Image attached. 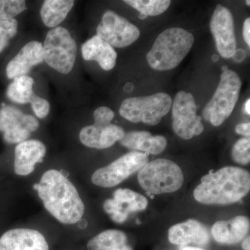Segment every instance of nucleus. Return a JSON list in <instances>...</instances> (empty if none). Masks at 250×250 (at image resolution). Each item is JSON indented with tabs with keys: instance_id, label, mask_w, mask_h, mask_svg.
Wrapping results in <instances>:
<instances>
[{
	"instance_id": "1",
	"label": "nucleus",
	"mask_w": 250,
	"mask_h": 250,
	"mask_svg": "<svg viewBox=\"0 0 250 250\" xmlns=\"http://www.w3.org/2000/svg\"><path fill=\"white\" fill-rule=\"evenodd\" d=\"M34 188L46 210L60 223L74 225L84 214V204L76 187L60 171H46Z\"/></svg>"
},
{
	"instance_id": "2",
	"label": "nucleus",
	"mask_w": 250,
	"mask_h": 250,
	"mask_svg": "<svg viewBox=\"0 0 250 250\" xmlns=\"http://www.w3.org/2000/svg\"><path fill=\"white\" fill-rule=\"evenodd\" d=\"M250 190V172L241 167L228 166L202 177L193 196L204 205H228L241 200Z\"/></svg>"
},
{
	"instance_id": "3",
	"label": "nucleus",
	"mask_w": 250,
	"mask_h": 250,
	"mask_svg": "<svg viewBox=\"0 0 250 250\" xmlns=\"http://www.w3.org/2000/svg\"><path fill=\"white\" fill-rule=\"evenodd\" d=\"M193 42V35L185 29L179 27L166 29L158 36L147 54L148 63L159 71L172 70L187 57Z\"/></svg>"
},
{
	"instance_id": "4",
	"label": "nucleus",
	"mask_w": 250,
	"mask_h": 250,
	"mask_svg": "<svg viewBox=\"0 0 250 250\" xmlns=\"http://www.w3.org/2000/svg\"><path fill=\"white\" fill-rule=\"evenodd\" d=\"M138 181L143 190L153 195L171 193L183 186L182 169L173 161L156 159L143 166L138 174Z\"/></svg>"
},
{
	"instance_id": "5",
	"label": "nucleus",
	"mask_w": 250,
	"mask_h": 250,
	"mask_svg": "<svg viewBox=\"0 0 250 250\" xmlns=\"http://www.w3.org/2000/svg\"><path fill=\"white\" fill-rule=\"evenodd\" d=\"M241 86V78L236 72L228 69L223 70L213 98L202 112L204 119L213 126L223 124L234 109Z\"/></svg>"
},
{
	"instance_id": "6",
	"label": "nucleus",
	"mask_w": 250,
	"mask_h": 250,
	"mask_svg": "<svg viewBox=\"0 0 250 250\" xmlns=\"http://www.w3.org/2000/svg\"><path fill=\"white\" fill-rule=\"evenodd\" d=\"M172 104V98L168 94L158 93L149 96L125 99L119 113L131 123L156 125L168 113Z\"/></svg>"
},
{
	"instance_id": "7",
	"label": "nucleus",
	"mask_w": 250,
	"mask_h": 250,
	"mask_svg": "<svg viewBox=\"0 0 250 250\" xmlns=\"http://www.w3.org/2000/svg\"><path fill=\"white\" fill-rule=\"evenodd\" d=\"M43 60L49 67L60 73H70L75 65L77 46L70 33L65 28L51 29L42 45Z\"/></svg>"
},
{
	"instance_id": "8",
	"label": "nucleus",
	"mask_w": 250,
	"mask_h": 250,
	"mask_svg": "<svg viewBox=\"0 0 250 250\" xmlns=\"http://www.w3.org/2000/svg\"><path fill=\"white\" fill-rule=\"evenodd\" d=\"M148 163L145 153L131 152L122 156L109 165L99 168L91 177L92 183L103 188H112L124 182Z\"/></svg>"
},
{
	"instance_id": "9",
	"label": "nucleus",
	"mask_w": 250,
	"mask_h": 250,
	"mask_svg": "<svg viewBox=\"0 0 250 250\" xmlns=\"http://www.w3.org/2000/svg\"><path fill=\"white\" fill-rule=\"evenodd\" d=\"M172 127L176 134L184 140L199 136L205 129L201 117L197 115V105L191 93L180 91L172 104Z\"/></svg>"
},
{
	"instance_id": "10",
	"label": "nucleus",
	"mask_w": 250,
	"mask_h": 250,
	"mask_svg": "<svg viewBox=\"0 0 250 250\" xmlns=\"http://www.w3.org/2000/svg\"><path fill=\"white\" fill-rule=\"evenodd\" d=\"M97 34L112 47L123 48L139 39V28L111 10L104 14L97 27Z\"/></svg>"
},
{
	"instance_id": "11",
	"label": "nucleus",
	"mask_w": 250,
	"mask_h": 250,
	"mask_svg": "<svg viewBox=\"0 0 250 250\" xmlns=\"http://www.w3.org/2000/svg\"><path fill=\"white\" fill-rule=\"evenodd\" d=\"M39 121L30 115L24 114L21 110L6 106L0 109V131L9 144L27 141L31 132L38 129Z\"/></svg>"
},
{
	"instance_id": "12",
	"label": "nucleus",
	"mask_w": 250,
	"mask_h": 250,
	"mask_svg": "<svg viewBox=\"0 0 250 250\" xmlns=\"http://www.w3.org/2000/svg\"><path fill=\"white\" fill-rule=\"evenodd\" d=\"M210 29L220 56L225 59L232 58L237 44L231 11L223 5H217L210 19Z\"/></svg>"
},
{
	"instance_id": "13",
	"label": "nucleus",
	"mask_w": 250,
	"mask_h": 250,
	"mask_svg": "<svg viewBox=\"0 0 250 250\" xmlns=\"http://www.w3.org/2000/svg\"><path fill=\"white\" fill-rule=\"evenodd\" d=\"M0 250H50L45 236L32 229L9 230L0 237Z\"/></svg>"
},
{
	"instance_id": "14",
	"label": "nucleus",
	"mask_w": 250,
	"mask_h": 250,
	"mask_svg": "<svg viewBox=\"0 0 250 250\" xmlns=\"http://www.w3.org/2000/svg\"><path fill=\"white\" fill-rule=\"evenodd\" d=\"M124 129L118 125H99L84 126L80 132L81 143L94 149H106L124 137Z\"/></svg>"
},
{
	"instance_id": "15",
	"label": "nucleus",
	"mask_w": 250,
	"mask_h": 250,
	"mask_svg": "<svg viewBox=\"0 0 250 250\" xmlns=\"http://www.w3.org/2000/svg\"><path fill=\"white\" fill-rule=\"evenodd\" d=\"M46 147L38 140L19 143L15 149L14 170L20 176H27L34 172L36 165L43 161Z\"/></svg>"
},
{
	"instance_id": "16",
	"label": "nucleus",
	"mask_w": 250,
	"mask_h": 250,
	"mask_svg": "<svg viewBox=\"0 0 250 250\" xmlns=\"http://www.w3.org/2000/svg\"><path fill=\"white\" fill-rule=\"evenodd\" d=\"M43 62L42 45L39 41H31L26 44L17 55L8 63L6 76L9 79L24 76L35 65Z\"/></svg>"
},
{
	"instance_id": "17",
	"label": "nucleus",
	"mask_w": 250,
	"mask_h": 250,
	"mask_svg": "<svg viewBox=\"0 0 250 250\" xmlns=\"http://www.w3.org/2000/svg\"><path fill=\"white\" fill-rule=\"evenodd\" d=\"M209 239V233L205 225L195 220L174 225L168 231L169 241L177 246L194 244L205 246Z\"/></svg>"
},
{
	"instance_id": "18",
	"label": "nucleus",
	"mask_w": 250,
	"mask_h": 250,
	"mask_svg": "<svg viewBox=\"0 0 250 250\" xmlns=\"http://www.w3.org/2000/svg\"><path fill=\"white\" fill-rule=\"evenodd\" d=\"M250 228V219L238 215L231 220L216 222L212 228V236L220 244L235 245L247 236Z\"/></svg>"
},
{
	"instance_id": "19",
	"label": "nucleus",
	"mask_w": 250,
	"mask_h": 250,
	"mask_svg": "<svg viewBox=\"0 0 250 250\" xmlns=\"http://www.w3.org/2000/svg\"><path fill=\"white\" fill-rule=\"evenodd\" d=\"M82 52L84 60L95 61L106 71H109L116 65V50L98 35L94 36L82 45Z\"/></svg>"
},
{
	"instance_id": "20",
	"label": "nucleus",
	"mask_w": 250,
	"mask_h": 250,
	"mask_svg": "<svg viewBox=\"0 0 250 250\" xmlns=\"http://www.w3.org/2000/svg\"><path fill=\"white\" fill-rule=\"evenodd\" d=\"M122 146L130 149L142 151L148 154H161L167 147V141L161 135L153 136L147 131H131L120 141Z\"/></svg>"
},
{
	"instance_id": "21",
	"label": "nucleus",
	"mask_w": 250,
	"mask_h": 250,
	"mask_svg": "<svg viewBox=\"0 0 250 250\" xmlns=\"http://www.w3.org/2000/svg\"><path fill=\"white\" fill-rule=\"evenodd\" d=\"M88 250H133L128 244L127 237L123 231L105 230L90 238L86 245Z\"/></svg>"
},
{
	"instance_id": "22",
	"label": "nucleus",
	"mask_w": 250,
	"mask_h": 250,
	"mask_svg": "<svg viewBox=\"0 0 250 250\" xmlns=\"http://www.w3.org/2000/svg\"><path fill=\"white\" fill-rule=\"evenodd\" d=\"M75 5L72 0H46L41 9V17L46 27L56 28L66 18Z\"/></svg>"
},
{
	"instance_id": "23",
	"label": "nucleus",
	"mask_w": 250,
	"mask_h": 250,
	"mask_svg": "<svg viewBox=\"0 0 250 250\" xmlns=\"http://www.w3.org/2000/svg\"><path fill=\"white\" fill-rule=\"evenodd\" d=\"M34 80L31 77L24 75L14 79V82L8 87L6 95L14 103L21 104L29 103L33 91Z\"/></svg>"
},
{
	"instance_id": "24",
	"label": "nucleus",
	"mask_w": 250,
	"mask_h": 250,
	"mask_svg": "<svg viewBox=\"0 0 250 250\" xmlns=\"http://www.w3.org/2000/svg\"><path fill=\"white\" fill-rule=\"evenodd\" d=\"M113 200L121 204L128 213L141 211L147 208L148 201L141 194L127 188L117 189L113 192Z\"/></svg>"
},
{
	"instance_id": "25",
	"label": "nucleus",
	"mask_w": 250,
	"mask_h": 250,
	"mask_svg": "<svg viewBox=\"0 0 250 250\" xmlns=\"http://www.w3.org/2000/svg\"><path fill=\"white\" fill-rule=\"evenodd\" d=\"M124 1L146 17L162 14L171 4L169 0H125Z\"/></svg>"
},
{
	"instance_id": "26",
	"label": "nucleus",
	"mask_w": 250,
	"mask_h": 250,
	"mask_svg": "<svg viewBox=\"0 0 250 250\" xmlns=\"http://www.w3.org/2000/svg\"><path fill=\"white\" fill-rule=\"evenodd\" d=\"M25 9L23 0H0V21L13 19Z\"/></svg>"
},
{
	"instance_id": "27",
	"label": "nucleus",
	"mask_w": 250,
	"mask_h": 250,
	"mask_svg": "<svg viewBox=\"0 0 250 250\" xmlns=\"http://www.w3.org/2000/svg\"><path fill=\"white\" fill-rule=\"evenodd\" d=\"M18 23L16 19L0 21V53L2 52L9 41L17 34Z\"/></svg>"
},
{
	"instance_id": "28",
	"label": "nucleus",
	"mask_w": 250,
	"mask_h": 250,
	"mask_svg": "<svg viewBox=\"0 0 250 250\" xmlns=\"http://www.w3.org/2000/svg\"><path fill=\"white\" fill-rule=\"evenodd\" d=\"M231 156L233 161L241 165H248L250 161V138L238 140L232 148Z\"/></svg>"
},
{
	"instance_id": "29",
	"label": "nucleus",
	"mask_w": 250,
	"mask_h": 250,
	"mask_svg": "<svg viewBox=\"0 0 250 250\" xmlns=\"http://www.w3.org/2000/svg\"><path fill=\"white\" fill-rule=\"evenodd\" d=\"M104 209L109 215L113 221L116 223H123L126 221L129 213L124 209L121 204L113 199H108L103 205Z\"/></svg>"
},
{
	"instance_id": "30",
	"label": "nucleus",
	"mask_w": 250,
	"mask_h": 250,
	"mask_svg": "<svg viewBox=\"0 0 250 250\" xmlns=\"http://www.w3.org/2000/svg\"><path fill=\"white\" fill-rule=\"evenodd\" d=\"M29 103L31 104L33 111L38 118L42 119L49 114L50 105L49 102L45 99L41 98L34 93L31 96Z\"/></svg>"
},
{
	"instance_id": "31",
	"label": "nucleus",
	"mask_w": 250,
	"mask_h": 250,
	"mask_svg": "<svg viewBox=\"0 0 250 250\" xmlns=\"http://www.w3.org/2000/svg\"><path fill=\"white\" fill-rule=\"evenodd\" d=\"M93 117L95 124L109 125L114 118L115 113L111 108L102 106L94 111Z\"/></svg>"
},
{
	"instance_id": "32",
	"label": "nucleus",
	"mask_w": 250,
	"mask_h": 250,
	"mask_svg": "<svg viewBox=\"0 0 250 250\" xmlns=\"http://www.w3.org/2000/svg\"><path fill=\"white\" fill-rule=\"evenodd\" d=\"M236 132L238 134L246 136V138H250V124L248 123H241L236 126Z\"/></svg>"
},
{
	"instance_id": "33",
	"label": "nucleus",
	"mask_w": 250,
	"mask_h": 250,
	"mask_svg": "<svg viewBox=\"0 0 250 250\" xmlns=\"http://www.w3.org/2000/svg\"><path fill=\"white\" fill-rule=\"evenodd\" d=\"M243 35L248 45L250 46V19L247 18L243 24Z\"/></svg>"
},
{
	"instance_id": "34",
	"label": "nucleus",
	"mask_w": 250,
	"mask_h": 250,
	"mask_svg": "<svg viewBox=\"0 0 250 250\" xmlns=\"http://www.w3.org/2000/svg\"><path fill=\"white\" fill-rule=\"evenodd\" d=\"M246 52L243 49H236L234 54L232 57L233 60L237 62H241L246 59Z\"/></svg>"
},
{
	"instance_id": "35",
	"label": "nucleus",
	"mask_w": 250,
	"mask_h": 250,
	"mask_svg": "<svg viewBox=\"0 0 250 250\" xmlns=\"http://www.w3.org/2000/svg\"><path fill=\"white\" fill-rule=\"evenodd\" d=\"M250 236L247 237L242 243V248L243 250H250Z\"/></svg>"
},
{
	"instance_id": "36",
	"label": "nucleus",
	"mask_w": 250,
	"mask_h": 250,
	"mask_svg": "<svg viewBox=\"0 0 250 250\" xmlns=\"http://www.w3.org/2000/svg\"><path fill=\"white\" fill-rule=\"evenodd\" d=\"M245 112L247 115L250 116V100L248 99L247 100L246 104H245Z\"/></svg>"
},
{
	"instance_id": "37",
	"label": "nucleus",
	"mask_w": 250,
	"mask_h": 250,
	"mask_svg": "<svg viewBox=\"0 0 250 250\" xmlns=\"http://www.w3.org/2000/svg\"><path fill=\"white\" fill-rule=\"evenodd\" d=\"M182 250H203L200 249V248H195V247H187V248H184Z\"/></svg>"
},
{
	"instance_id": "38",
	"label": "nucleus",
	"mask_w": 250,
	"mask_h": 250,
	"mask_svg": "<svg viewBox=\"0 0 250 250\" xmlns=\"http://www.w3.org/2000/svg\"><path fill=\"white\" fill-rule=\"evenodd\" d=\"M247 5H248V6H250V1H246Z\"/></svg>"
}]
</instances>
